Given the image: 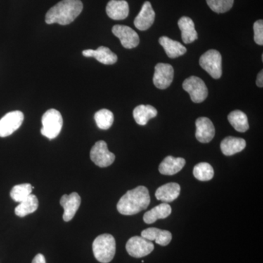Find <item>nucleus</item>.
Wrapping results in <instances>:
<instances>
[{
  "label": "nucleus",
  "mask_w": 263,
  "mask_h": 263,
  "mask_svg": "<svg viewBox=\"0 0 263 263\" xmlns=\"http://www.w3.org/2000/svg\"><path fill=\"white\" fill-rule=\"evenodd\" d=\"M150 202L148 189L146 186H139L129 190L121 197L117 203V210L122 215H135L146 210Z\"/></svg>",
  "instance_id": "nucleus-1"
},
{
  "label": "nucleus",
  "mask_w": 263,
  "mask_h": 263,
  "mask_svg": "<svg viewBox=\"0 0 263 263\" xmlns=\"http://www.w3.org/2000/svg\"><path fill=\"white\" fill-rule=\"evenodd\" d=\"M83 8L81 0H62L48 10L46 15V24H70L81 14Z\"/></svg>",
  "instance_id": "nucleus-2"
},
{
  "label": "nucleus",
  "mask_w": 263,
  "mask_h": 263,
  "mask_svg": "<svg viewBox=\"0 0 263 263\" xmlns=\"http://www.w3.org/2000/svg\"><path fill=\"white\" fill-rule=\"evenodd\" d=\"M93 253L101 263L110 262L116 254V240L113 235L103 234L95 238L92 245Z\"/></svg>",
  "instance_id": "nucleus-3"
},
{
  "label": "nucleus",
  "mask_w": 263,
  "mask_h": 263,
  "mask_svg": "<svg viewBox=\"0 0 263 263\" xmlns=\"http://www.w3.org/2000/svg\"><path fill=\"white\" fill-rule=\"evenodd\" d=\"M41 134L48 139H54L60 134L63 126L62 114L56 109H50L43 114Z\"/></svg>",
  "instance_id": "nucleus-4"
},
{
  "label": "nucleus",
  "mask_w": 263,
  "mask_h": 263,
  "mask_svg": "<svg viewBox=\"0 0 263 263\" xmlns=\"http://www.w3.org/2000/svg\"><path fill=\"white\" fill-rule=\"evenodd\" d=\"M200 65L214 79H220L222 75L221 56L216 50H209L200 58Z\"/></svg>",
  "instance_id": "nucleus-5"
},
{
  "label": "nucleus",
  "mask_w": 263,
  "mask_h": 263,
  "mask_svg": "<svg viewBox=\"0 0 263 263\" xmlns=\"http://www.w3.org/2000/svg\"><path fill=\"white\" fill-rule=\"evenodd\" d=\"M183 89L189 93L192 101L200 103L207 98L209 91L205 82L197 76H191L183 81Z\"/></svg>",
  "instance_id": "nucleus-6"
},
{
  "label": "nucleus",
  "mask_w": 263,
  "mask_h": 263,
  "mask_svg": "<svg viewBox=\"0 0 263 263\" xmlns=\"http://www.w3.org/2000/svg\"><path fill=\"white\" fill-rule=\"evenodd\" d=\"M90 158L99 167H106L114 163L116 157L108 150L106 142L100 141L91 148Z\"/></svg>",
  "instance_id": "nucleus-7"
},
{
  "label": "nucleus",
  "mask_w": 263,
  "mask_h": 263,
  "mask_svg": "<svg viewBox=\"0 0 263 263\" xmlns=\"http://www.w3.org/2000/svg\"><path fill=\"white\" fill-rule=\"evenodd\" d=\"M154 249L153 243L141 236L132 237L126 245L128 254L135 258L146 257L153 252Z\"/></svg>",
  "instance_id": "nucleus-8"
},
{
  "label": "nucleus",
  "mask_w": 263,
  "mask_h": 263,
  "mask_svg": "<svg viewBox=\"0 0 263 263\" xmlns=\"http://www.w3.org/2000/svg\"><path fill=\"white\" fill-rule=\"evenodd\" d=\"M24 114L19 110L5 114L0 119V137L5 138L13 134L23 123Z\"/></svg>",
  "instance_id": "nucleus-9"
},
{
  "label": "nucleus",
  "mask_w": 263,
  "mask_h": 263,
  "mask_svg": "<svg viewBox=\"0 0 263 263\" xmlns=\"http://www.w3.org/2000/svg\"><path fill=\"white\" fill-rule=\"evenodd\" d=\"M174 67L170 64L158 63L155 66L153 83L160 89L168 88L174 80Z\"/></svg>",
  "instance_id": "nucleus-10"
},
{
  "label": "nucleus",
  "mask_w": 263,
  "mask_h": 263,
  "mask_svg": "<svg viewBox=\"0 0 263 263\" xmlns=\"http://www.w3.org/2000/svg\"><path fill=\"white\" fill-rule=\"evenodd\" d=\"M112 32L120 40L123 47L131 49L139 45L140 38L138 33L127 26L115 25L112 29Z\"/></svg>",
  "instance_id": "nucleus-11"
},
{
  "label": "nucleus",
  "mask_w": 263,
  "mask_h": 263,
  "mask_svg": "<svg viewBox=\"0 0 263 263\" xmlns=\"http://www.w3.org/2000/svg\"><path fill=\"white\" fill-rule=\"evenodd\" d=\"M197 141L202 143H209L215 136V127L212 121L207 117H200L195 122Z\"/></svg>",
  "instance_id": "nucleus-12"
},
{
  "label": "nucleus",
  "mask_w": 263,
  "mask_h": 263,
  "mask_svg": "<svg viewBox=\"0 0 263 263\" xmlns=\"http://www.w3.org/2000/svg\"><path fill=\"white\" fill-rule=\"evenodd\" d=\"M81 202L80 195L76 193L70 195H64L60 199V205L63 207V219L65 221H69L73 219L76 212L79 210Z\"/></svg>",
  "instance_id": "nucleus-13"
},
{
  "label": "nucleus",
  "mask_w": 263,
  "mask_h": 263,
  "mask_svg": "<svg viewBox=\"0 0 263 263\" xmlns=\"http://www.w3.org/2000/svg\"><path fill=\"white\" fill-rule=\"evenodd\" d=\"M155 20V12L149 2H145L139 14L135 18L134 25L141 31L149 29Z\"/></svg>",
  "instance_id": "nucleus-14"
},
{
  "label": "nucleus",
  "mask_w": 263,
  "mask_h": 263,
  "mask_svg": "<svg viewBox=\"0 0 263 263\" xmlns=\"http://www.w3.org/2000/svg\"><path fill=\"white\" fill-rule=\"evenodd\" d=\"M82 54L86 57H93L103 65H114L118 60L117 54L105 46H100L97 50H84Z\"/></svg>",
  "instance_id": "nucleus-15"
},
{
  "label": "nucleus",
  "mask_w": 263,
  "mask_h": 263,
  "mask_svg": "<svg viewBox=\"0 0 263 263\" xmlns=\"http://www.w3.org/2000/svg\"><path fill=\"white\" fill-rule=\"evenodd\" d=\"M129 12V5L125 0H110L106 6L107 15L114 20H124Z\"/></svg>",
  "instance_id": "nucleus-16"
},
{
  "label": "nucleus",
  "mask_w": 263,
  "mask_h": 263,
  "mask_svg": "<svg viewBox=\"0 0 263 263\" xmlns=\"http://www.w3.org/2000/svg\"><path fill=\"white\" fill-rule=\"evenodd\" d=\"M185 164L186 160L181 157L176 158L172 156H167L159 166V171L161 174L165 176H174L182 170Z\"/></svg>",
  "instance_id": "nucleus-17"
},
{
  "label": "nucleus",
  "mask_w": 263,
  "mask_h": 263,
  "mask_svg": "<svg viewBox=\"0 0 263 263\" xmlns=\"http://www.w3.org/2000/svg\"><path fill=\"white\" fill-rule=\"evenodd\" d=\"M141 237L150 241L155 240L157 245L162 247L168 245L172 240L171 232L156 228H150L143 230L141 233Z\"/></svg>",
  "instance_id": "nucleus-18"
},
{
  "label": "nucleus",
  "mask_w": 263,
  "mask_h": 263,
  "mask_svg": "<svg viewBox=\"0 0 263 263\" xmlns=\"http://www.w3.org/2000/svg\"><path fill=\"white\" fill-rule=\"evenodd\" d=\"M181 186L177 183H168L157 189L155 193L156 198L163 202L174 201L179 197Z\"/></svg>",
  "instance_id": "nucleus-19"
},
{
  "label": "nucleus",
  "mask_w": 263,
  "mask_h": 263,
  "mask_svg": "<svg viewBox=\"0 0 263 263\" xmlns=\"http://www.w3.org/2000/svg\"><path fill=\"white\" fill-rule=\"evenodd\" d=\"M159 43L163 47L166 54L169 58H177L186 53V48L185 46L178 41H174L166 36L161 37L159 39Z\"/></svg>",
  "instance_id": "nucleus-20"
},
{
  "label": "nucleus",
  "mask_w": 263,
  "mask_h": 263,
  "mask_svg": "<svg viewBox=\"0 0 263 263\" xmlns=\"http://www.w3.org/2000/svg\"><path fill=\"white\" fill-rule=\"evenodd\" d=\"M178 25L181 32V38L183 43L190 44L196 41L197 33L195 30L193 19L186 16L181 17L178 22Z\"/></svg>",
  "instance_id": "nucleus-21"
},
{
  "label": "nucleus",
  "mask_w": 263,
  "mask_h": 263,
  "mask_svg": "<svg viewBox=\"0 0 263 263\" xmlns=\"http://www.w3.org/2000/svg\"><path fill=\"white\" fill-rule=\"evenodd\" d=\"M247 143L243 138L227 137L221 143V150L226 156L234 155L246 148Z\"/></svg>",
  "instance_id": "nucleus-22"
},
{
  "label": "nucleus",
  "mask_w": 263,
  "mask_h": 263,
  "mask_svg": "<svg viewBox=\"0 0 263 263\" xmlns=\"http://www.w3.org/2000/svg\"><path fill=\"white\" fill-rule=\"evenodd\" d=\"M171 212H172V209H171V205L166 202H163L145 213L143 218V221L146 224H153L158 219H165V218L168 217L171 215Z\"/></svg>",
  "instance_id": "nucleus-23"
},
{
  "label": "nucleus",
  "mask_w": 263,
  "mask_h": 263,
  "mask_svg": "<svg viewBox=\"0 0 263 263\" xmlns=\"http://www.w3.org/2000/svg\"><path fill=\"white\" fill-rule=\"evenodd\" d=\"M157 110L152 105H140L133 110V117L137 124L146 125L150 119L157 117Z\"/></svg>",
  "instance_id": "nucleus-24"
},
{
  "label": "nucleus",
  "mask_w": 263,
  "mask_h": 263,
  "mask_svg": "<svg viewBox=\"0 0 263 263\" xmlns=\"http://www.w3.org/2000/svg\"><path fill=\"white\" fill-rule=\"evenodd\" d=\"M228 121L235 130L245 133L249 128L248 118L241 110H233L228 115Z\"/></svg>",
  "instance_id": "nucleus-25"
},
{
  "label": "nucleus",
  "mask_w": 263,
  "mask_h": 263,
  "mask_svg": "<svg viewBox=\"0 0 263 263\" xmlns=\"http://www.w3.org/2000/svg\"><path fill=\"white\" fill-rule=\"evenodd\" d=\"M38 204L37 197L31 194L24 201L19 202V205L15 209V215L24 217L32 214L37 211Z\"/></svg>",
  "instance_id": "nucleus-26"
},
{
  "label": "nucleus",
  "mask_w": 263,
  "mask_h": 263,
  "mask_svg": "<svg viewBox=\"0 0 263 263\" xmlns=\"http://www.w3.org/2000/svg\"><path fill=\"white\" fill-rule=\"evenodd\" d=\"M193 175L200 181H210L214 176V168L207 162H200L194 167Z\"/></svg>",
  "instance_id": "nucleus-27"
},
{
  "label": "nucleus",
  "mask_w": 263,
  "mask_h": 263,
  "mask_svg": "<svg viewBox=\"0 0 263 263\" xmlns=\"http://www.w3.org/2000/svg\"><path fill=\"white\" fill-rule=\"evenodd\" d=\"M97 126L101 129H108L113 125L114 114L108 109H101L95 115Z\"/></svg>",
  "instance_id": "nucleus-28"
},
{
  "label": "nucleus",
  "mask_w": 263,
  "mask_h": 263,
  "mask_svg": "<svg viewBox=\"0 0 263 263\" xmlns=\"http://www.w3.org/2000/svg\"><path fill=\"white\" fill-rule=\"evenodd\" d=\"M32 192V186L30 183L15 185L10 191V197L14 201L21 202L27 198Z\"/></svg>",
  "instance_id": "nucleus-29"
},
{
  "label": "nucleus",
  "mask_w": 263,
  "mask_h": 263,
  "mask_svg": "<svg viewBox=\"0 0 263 263\" xmlns=\"http://www.w3.org/2000/svg\"><path fill=\"white\" fill-rule=\"evenodd\" d=\"M209 8L217 13H224L233 8L234 0H206Z\"/></svg>",
  "instance_id": "nucleus-30"
},
{
  "label": "nucleus",
  "mask_w": 263,
  "mask_h": 263,
  "mask_svg": "<svg viewBox=\"0 0 263 263\" xmlns=\"http://www.w3.org/2000/svg\"><path fill=\"white\" fill-rule=\"evenodd\" d=\"M254 40L259 46L263 45V21L258 20L254 24Z\"/></svg>",
  "instance_id": "nucleus-31"
},
{
  "label": "nucleus",
  "mask_w": 263,
  "mask_h": 263,
  "mask_svg": "<svg viewBox=\"0 0 263 263\" xmlns=\"http://www.w3.org/2000/svg\"><path fill=\"white\" fill-rule=\"evenodd\" d=\"M32 263H46V258L42 254H38L33 259Z\"/></svg>",
  "instance_id": "nucleus-32"
},
{
  "label": "nucleus",
  "mask_w": 263,
  "mask_h": 263,
  "mask_svg": "<svg viewBox=\"0 0 263 263\" xmlns=\"http://www.w3.org/2000/svg\"><path fill=\"white\" fill-rule=\"evenodd\" d=\"M256 84H257V86L259 87L262 88L263 86V71L261 70L260 72H259L258 76L257 77V81H256Z\"/></svg>",
  "instance_id": "nucleus-33"
}]
</instances>
